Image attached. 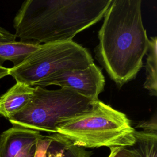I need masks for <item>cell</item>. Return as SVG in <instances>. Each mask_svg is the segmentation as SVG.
<instances>
[{
    "mask_svg": "<svg viewBox=\"0 0 157 157\" xmlns=\"http://www.w3.org/2000/svg\"><path fill=\"white\" fill-rule=\"evenodd\" d=\"M141 6V0H112L98 33L96 58L119 87L135 78L148 50Z\"/></svg>",
    "mask_w": 157,
    "mask_h": 157,
    "instance_id": "6da1fadb",
    "label": "cell"
},
{
    "mask_svg": "<svg viewBox=\"0 0 157 157\" xmlns=\"http://www.w3.org/2000/svg\"><path fill=\"white\" fill-rule=\"evenodd\" d=\"M112 0H26L13 20L20 41L40 44L72 40L99 21Z\"/></svg>",
    "mask_w": 157,
    "mask_h": 157,
    "instance_id": "7a4b0ae2",
    "label": "cell"
},
{
    "mask_svg": "<svg viewBox=\"0 0 157 157\" xmlns=\"http://www.w3.org/2000/svg\"><path fill=\"white\" fill-rule=\"evenodd\" d=\"M136 130L123 112L98 100L88 113L62 122L56 133L85 148L129 147Z\"/></svg>",
    "mask_w": 157,
    "mask_h": 157,
    "instance_id": "3957f363",
    "label": "cell"
},
{
    "mask_svg": "<svg viewBox=\"0 0 157 157\" xmlns=\"http://www.w3.org/2000/svg\"><path fill=\"white\" fill-rule=\"evenodd\" d=\"M34 88L27 105L8 119L13 126L56 133L62 122L90 112L96 102L66 88Z\"/></svg>",
    "mask_w": 157,
    "mask_h": 157,
    "instance_id": "277c9868",
    "label": "cell"
},
{
    "mask_svg": "<svg viewBox=\"0 0 157 157\" xmlns=\"http://www.w3.org/2000/svg\"><path fill=\"white\" fill-rule=\"evenodd\" d=\"M94 63L90 53L73 40L40 44L19 64L9 68L16 82L30 86L61 72L85 69Z\"/></svg>",
    "mask_w": 157,
    "mask_h": 157,
    "instance_id": "5b68a950",
    "label": "cell"
},
{
    "mask_svg": "<svg viewBox=\"0 0 157 157\" xmlns=\"http://www.w3.org/2000/svg\"><path fill=\"white\" fill-rule=\"evenodd\" d=\"M58 85L70 90L94 101L104 90L105 78L101 69L94 63L85 69H72L51 75L40 82L37 86L46 87Z\"/></svg>",
    "mask_w": 157,
    "mask_h": 157,
    "instance_id": "8992f818",
    "label": "cell"
},
{
    "mask_svg": "<svg viewBox=\"0 0 157 157\" xmlns=\"http://www.w3.org/2000/svg\"><path fill=\"white\" fill-rule=\"evenodd\" d=\"M42 136L40 132L13 126L0 135V157H16L27 147L36 144Z\"/></svg>",
    "mask_w": 157,
    "mask_h": 157,
    "instance_id": "52a82bcc",
    "label": "cell"
},
{
    "mask_svg": "<svg viewBox=\"0 0 157 157\" xmlns=\"http://www.w3.org/2000/svg\"><path fill=\"white\" fill-rule=\"evenodd\" d=\"M35 88L24 83H16L0 96V115L9 119L23 109L31 99Z\"/></svg>",
    "mask_w": 157,
    "mask_h": 157,
    "instance_id": "ba28073f",
    "label": "cell"
},
{
    "mask_svg": "<svg viewBox=\"0 0 157 157\" xmlns=\"http://www.w3.org/2000/svg\"><path fill=\"white\" fill-rule=\"evenodd\" d=\"M50 137L46 157H90L93 153L59 134H51Z\"/></svg>",
    "mask_w": 157,
    "mask_h": 157,
    "instance_id": "9c48e42d",
    "label": "cell"
},
{
    "mask_svg": "<svg viewBox=\"0 0 157 157\" xmlns=\"http://www.w3.org/2000/svg\"><path fill=\"white\" fill-rule=\"evenodd\" d=\"M40 45L21 41L0 43V64L6 61H10L12 62L13 66H17L36 51Z\"/></svg>",
    "mask_w": 157,
    "mask_h": 157,
    "instance_id": "30bf717a",
    "label": "cell"
},
{
    "mask_svg": "<svg viewBox=\"0 0 157 157\" xmlns=\"http://www.w3.org/2000/svg\"><path fill=\"white\" fill-rule=\"evenodd\" d=\"M135 142L126 147L133 157H157V133L136 131Z\"/></svg>",
    "mask_w": 157,
    "mask_h": 157,
    "instance_id": "8fae6325",
    "label": "cell"
},
{
    "mask_svg": "<svg viewBox=\"0 0 157 157\" xmlns=\"http://www.w3.org/2000/svg\"><path fill=\"white\" fill-rule=\"evenodd\" d=\"M147 57L145 65V81L143 87L147 90L150 95L157 96V38L149 39L147 52Z\"/></svg>",
    "mask_w": 157,
    "mask_h": 157,
    "instance_id": "7c38bea8",
    "label": "cell"
},
{
    "mask_svg": "<svg viewBox=\"0 0 157 157\" xmlns=\"http://www.w3.org/2000/svg\"><path fill=\"white\" fill-rule=\"evenodd\" d=\"M50 142V135H42L36 142L34 157H46V152Z\"/></svg>",
    "mask_w": 157,
    "mask_h": 157,
    "instance_id": "4fadbf2b",
    "label": "cell"
},
{
    "mask_svg": "<svg viewBox=\"0 0 157 157\" xmlns=\"http://www.w3.org/2000/svg\"><path fill=\"white\" fill-rule=\"evenodd\" d=\"M136 128H141L142 129V131L145 132L157 133V121L156 115H155L154 117L151 118L147 121L139 122L136 126Z\"/></svg>",
    "mask_w": 157,
    "mask_h": 157,
    "instance_id": "5bb4252c",
    "label": "cell"
},
{
    "mask_svg": "<svg viewBox=\"0 0 157 157\" xmlns=\"http://www.w3.org/2000/svg\"><path fill=\"white\" fill-rule=\"evenodd\" d=\"M110 150L108 157H133L126 147H114L110 148Z\"/></svg>",
    "mask_w": 157,
    "mask_h": 157,
    "instance_id": "9a60e30c",
    "label": "cell"
},
{
    "mask_svg": "<svg viewBox=\"0 0 157 157\" xmlns=\"http://www.w3.org/2000/svg\"><path fill=\"white\" fill-rule=\"evenodd\" d=\"M16 39L15 34L0 27V43L14 42L17 41Z\"/></svg>",
    "mask_w": 157,
    "mask_h": 157,
    "instance_id": "2e32d148",
    "label": "cell"
},
{
    "mask_svg": "<svg viewBox=\"0 0 157 157\" xmlns=\"http://www.w3.org/2000/svg\"><path fill=\"white\" fill-rule=\"evenodd\" d=\"M36 145H33L23 150L16 157H34Z\"/></svg>",
    "mask_w": 157,
    "mask_h": 157,
    "instance_id": "e0dca14e",
    "label": "cell"
},
{
    "mask_svg": "<svg viewBox=\"0 0 157 157\" xmlns=\"http://www.w3.org/2000/svg\"><path fill=\"white\" fill-rule=\"evenodd\" d=\"M9 68L3 66L2 64H0V79L9 75Z\"/></svg>",
    "mask_w": 157,
    "mask_h": 157,
    "instance_id": "ac0fdd59",
    "label": "cell"
}]
</instances>
